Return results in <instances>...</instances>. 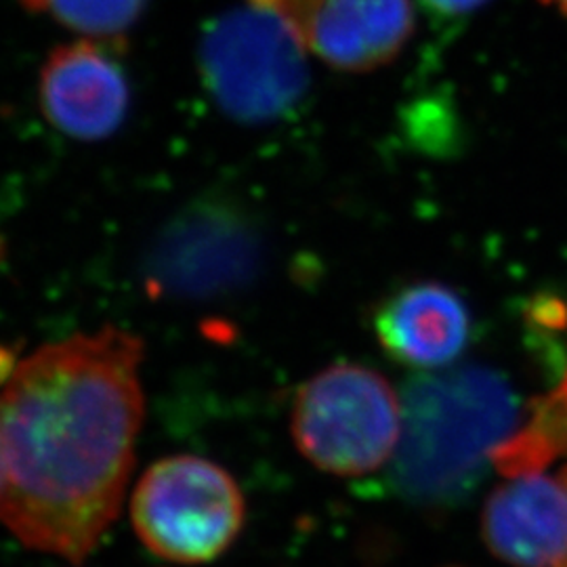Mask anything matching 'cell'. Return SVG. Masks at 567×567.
Returning a JSON list of instances; mask_svg holds the SVG:
<instances>
[{
  "mask_svg": "<svg viewBox=\"0 0 567 567\" xmlns=\"http://www.w3.org/2000/svg\"><path fill=\"white\" fill-rule=\"evenodd\" d=\"M142 337L105 324L25 355L0 391L7 480L0 524L81 564L114 526L145 419Z\"/></svg>",
  "mask_w": 567,
  "mask_h": 567,
  "instance_id": "cell-1",
  "label": "cell"
},
{
  "mask_svg": "<svg viewBox=\"0 0 567 567\" xmlns=\"http://www.w3.org/2000/svg\"><path fill=\"white\" fill-rule=\"evenodd\" d=\"M515 398L484 368H458L416 379L402 400V437L393 482L405 496L442 503L461 496L507 440Z\"/></svg>",
  "mask_w": 567,
  "mask_h": 567,
  "instance_id": "cell-2",
  "label": "cell"
},
{
  "mask_svg": "<svg viewBox=\"0 0 567 567\" xmlns=\"http://www.w3.org/2000/svg\"><path fill=\"white\" fill-rule=\"evenodd\" d=\"M305 44L269 9L246 2L208 21L198 65L208 95L229 118L267 124L286 118L309 86Z\"/></svg>",
  "mask_w": 567,
  "mask_h": 567,
  "instance_id": "cell-3",
  "label": "cell"
},
{
  "mask_svg": "<svg viewBox=\"0 0 567 567\" xmlns=\"http://www.w3.org/2000/svg\"><path fill=\"white\" fill-rule=\"evenodd\" d=\"M246 524L243 487L224 466L196 456H164L131 494V526L143 547L177 566L219 559Z\"/></svg>",
  "mask_w": 567,
  "mask_h": 567,
  "instance_id": "cell-4",
  "label": "cell"
},
{
  "mask_svg": "<svg viewBox=\"0 0 567 567\" xmlns=\"http://www.w3.org/2000/svg\"><path fill=\"white\" fill-rule=\"evenodd\" d=\"M290 431L316 468L339 477L368 475L395 456L402 400L364 365H330L297 391Z\"/></svg>",
  "mask_w": 567,
  "mask_h": 567,
  "instance_id": "cell-5",
  "label": "cell"
},
{
  "mask_svg": "<svg viewBox=\"0 0 567 567\" xmlns=\"http://www.w3.org/2000/svg\"><path fill=\"white\" fill-rule=\"evenodd\" d=\"M276 13L307 51L343 72L395 60L414 32L410 0H250Z\"/></svg>",
  "mask_w": 567,
  "mask_h": 567,
  "instance_id": "cell-6",
  "label": "cell"
},
{
  "mask_svg": "<svg viewBox=\"0 0 567 567\" xmlns=\"http://www.w3.org/2000/svg\"><path fill=\"white\" fill-rule=\"evenodd\" d=\"M482 532L487 548L508 566L566 567V473L508 477L487 498Z\"/></svg>",
  "mask_w": 567,
  "mask_h": 567,
  "instance_id": "cell-7",
  "label": "cell"
},
{
  "mask_svg": "<svg viewBox=\"0 0 567 567\" xmlns=\"http://www.w3.org/2000/svg\"><path fill=\"white\" fill-rule=\"evenodd\" d=\"M41 105L61 133L93 142L112 135L128 110L121 65L93 42L55 49L41 72Z\"/></svg>",
  "mask_w": 567,
  "mask_h": 567,
  "instance_id": "cell-8",
  "label": "cell"
},
{
  "mask_svg": "<svg viewBox=\"0 0 567 567\" xmlns=\"http://www.w3.org/2000/svg\"><path fill=\"white\" fill-rule=\"evenodd\" d=\"M374 332L400 364L440 370L465 351L471 313L465 301L444 284H412L377 309Z\"/></svg>",
  "mask_w": 567,
  "mask_h": 567,
  "instance_id": "cell-9",
  "label": "cell"
},
{
  "mask_svg": "<svg viewBox=\"0 0 567 567\" xmlns=\"http://www.w3.org/2000/svg\"><path fill=\"white\" fill-rule=\"evenodd\" d=\"M567 452V386L559 389L529 419V425L503 442L496 463L508 477L540 473V466Z\"/></svg>",
  "mask_w": 567,
  "mask_h": 567,
  "instance_id": "cell-10",
  "label": "cell"
},
{
  "mask_svg": "<svg viewBox=\"0 0 567 567\" xmlns=\"http://www.w3.org/2000/svg\"><path fill=\"white\" fill-rule=\"evenodd\" d=\"M25 4L49 11L68 28L97 37L112 39L124 34L142 16L147 0H23Z\"/></svg>",
  "mask_w": 567,
  "mask_h": 567,
  "instance_id": "cell-11",
  "label": "cell"
},
{
  "mask_svg": "<svg viewBox=\"0 0 567 567\" xmlns=\"http://www.w3.org/2000/svg\"><path fill=\"white\" fill-rule=\"evenodd\" d=\"M429 13L437 18H466L482 9L489 0H421Z\"/></svg>",
  "mask_w": 567,
  "mask_h": 567,
  "instance_id": "cell-12",
  "label": "cell"
},
{
  "mask_svg": "<svg viewBox=\"0 0 567 567\" xmlns=\"http://www.w3.org/2000/svg\"><path fill=\"white\" fill-rule=\"evenodd\" d=\"M7 480V458H4V437H2V423H0V494Z\"/></svg>",
  "mask_w": 567,
  "mask_h": 567,
  "instance_id": "cell-13",
  "label": "cell"
},
{
  "mask_svg": "<svg viewBox=\"0 0 567 567\" xmlns=\"http://www.w3.org/2000/svg\"><path fill=\"white\" fill-rule=\"evenodd\" d=\"M547 4H553V7H557L561 13H566L567 16V0H545Z\"/></svg>",
  "mask_w": 567,
  "mask_h": 567,
  "instance_id": "cell-14",
  "label": "cell"
},
{
  "mask_svg": "<svg viewBox=\"0 0 567 567\" xmlns=\"http://www.w3.org/2000/svg\"><path fill=\"white\" fill-rule=\"evenodd\" d=\"M566 475H567V473H566ZM566 567H567V566H566Z\"/></svg>",
  "mask_w": 567,
  "mask_h": 567,
  "instance_id": "cell-15",
  "label": "cell"
}]
</instances>
